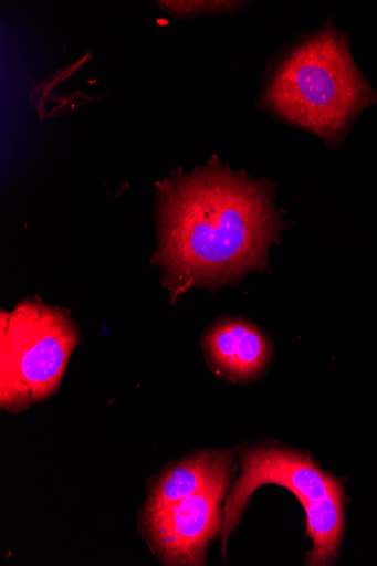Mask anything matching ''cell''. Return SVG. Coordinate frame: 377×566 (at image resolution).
I'll use <instances>...</instances> for the list:
<instances>
[{
  "mask_svg": "<svg viewBox=\"0 0 377 566\" xmlns=\"http://www.w3.org/2000/svg\"><path fill=\"white\" fill-rule=\"evenodd\" d=\"M307 534L313 548L307 565H329L337 554L344 532L343 490L312 505L306 510Z\"/></svg>",
  "mask_w": 377,
  "mask_h": 566,
  "instance_id": "obj_8",
  "label": "cell"
},
{
  "mask_svg": "<svg viewBox=\"0 0 377 566\" xmlns=\"http://www.w3.org/2000/svg\"><path fill=\"white\" fill-rule=\"evenodd\" d=\"M80 342L77 326L61 307L21 302L0 317V406L20 413L56 392Z\"/></svg>",
  "mask_w": 377,
  "mask_h": 566,
  "instance_id": "obj_3",
  "label": "cell"
},
{
  "mask_svg": "<svg viewBox=\"0 0 377 566\" xmlns=\"http://www.w3.org/2000/svg\"><path fill=\"white\" fill-rule=\"evenodd\" d=\"M350 36L329 18L284 49L268 66L260 109L338 147L362 113L377 103V92L355 64Z\"/></svg>",
  "mask_w": 377,
  "mask_h": 566,
  "instance_id": "obj_2",
  "label": "cell"
},
{
  "mask_svg": "<svg viewBox=\"0 0 377 566\" xmlns=\"http://www.w3.org/2000/svg\"><path fill=\"white\" fill-rule=\"evenodd\" d=\"M159 7L178 18H193L202 14H226L241 10L242 2H158Z\"/></svg>",
  "mask_w": 377,
  "mask_h": 566,
  "instance_id": "obj_9",
  "label": "cell"
},
{
  "mask_svg": "<svg viewBox=\"0 0 377 566\" xmlns=\"http://www.w3.org/2000/svg\"><path fill=\"white\" fill-rule=\"evenodd\" d=\"M241 468L242 473L224 506L223 555L249 499L260 486L277 484L286 488L304 510L343 490L338 480L323 473L308 458L277 447L245 449L241 452Z\"/></svg>",
  "mask_w": 377,
  "mask_h": 566,
  "instance_id": "obj_5",
  "label": "cell"
},
{
  "mask_svg": "<svg viewBox=\"0 0 377 566\" xmlns=\"http://www.w3.org/2000/svg\"><path fill=\"white\" fill-rule=\"evenodd\" d=\"M232 471L164 509L140 511L142 536L164 565L206 564L208 544L223 528L222 504Z\"/></svg>",
  "mask_w": 377,
  "mask_h": 566,
  "instance_id": "obj_4",
  "label": "cell"
},
{
  "mask_svg": "<svg viewBox=\"0 0 377 566\" xmlns=\"http://www.w3.org/2000/svg\"><path fill=\"white\" fill-rule=\"evenodd\" d=\"M159 244L154 262L174 298L196 286L220 287L268 272L269 249L290 227L268 179L234 172L213 156L191 175L158 184Z\"/></svg>",
  "mask_w": 377,
  "mask_h": 566,
  "instance_id": "obj_1",
  "label": "cell"
},
{
  "mask_svg": "<svg viewBox=\"0 0 377 566\" xmlns=\"http://www.w3.org/2000/svg\"><path fill=\"white\" fill-rule=\"evenodd\" d=\"M202 343L213 370L238 382L258 377L272 356V347L264 335L250 323L238 318L213 324Z\"/></svg>",
  "mask_w": 377,
  "mask_h": 566,
  "instance_id": "obj_6",
  "label": "cell"
},
{
  "mask_svg": "<svg viewBox=\"0 0 377 566\" xmlns=\"http://www.w3.org/2000/svg\"><path fill=\"white\" fill-rule=\"evenodd\" d=\"M229 450H201L161 472L148 490L142 511L164 509L198 492L233 470Z\"/></svg>",
  "mask_w": 377,
  "mask_h": 566,
  "instance_id": "obj_7",
  "label": "cell"
}]
</instances>
